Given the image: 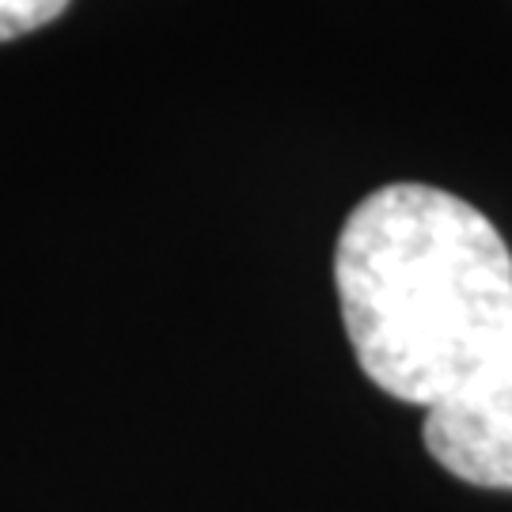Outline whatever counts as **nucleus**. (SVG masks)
I'll return each instance as SVG.
<instances>
[{"mask_svg": "<svg viewBox=\"0 0 512 512\" xmlns=\"http://www.w3.org/2000/svg\"><path fill=\"white\" fill-rule=\"evenodd\" d=\"M334 285L353 357L410 406L448 399L512 311V255L471 202L421 183L372 190L342 224Z\"/></svg>", "mask_w": 512, "mask_h": 512, "instance_id": "1", "label": "nucleus"}, {"mask_svg": "<svg viewBox=\"0 0 512 512\" xmlns=\"http://www.w3.org/2000/svg\"><path fill=\"white\" fill-rule=\"evenodd\" d=\"M425 448L448 475L482 490H512V311L482 365L429 406Z\"/></svg>", "mask_w": 512, "mask_h": 512, "instance_id": "2", "label": "nucleus"}, {"mask_svg": "<svg viewBox=\"0 0 512 512\" xmlns=\"http://www.w3.org/2000/svg\"><path fill=\"white\" fill-rule=\"evenodd\" d=\"M69 8V0H0V42L31 35L38 27L54 23Z\"/></svg>", "mask_w": 512, "mask_h": 512, "instance_id": "3", "label": "nucleus"}]
</instances>
